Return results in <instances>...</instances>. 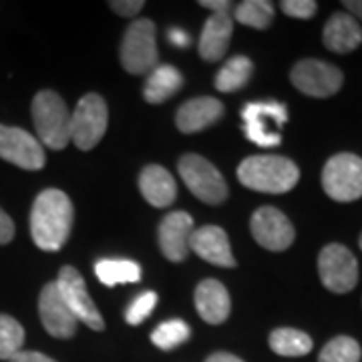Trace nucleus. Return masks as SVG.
I'll list each match as a JSON object with an SVG mask.
<instances>
[{"label":"nucleus","instance_id":"f257e3e1","mask_svg":"<svg viewBox=\"0 0 362 362\" xmlns=\"http://www.w3.org/2000/svg\"><path fill=\"white\" fill-rule=\"evenodd\" d=\"M73 202L61 189H45L30 209V238L42 252H59L73 228Z\"/></svg>","mask_w":362,"mask_h":362},{"label":"nucleus","instance_id":"f03ea898","mask_svg":"<svg viewBox=\"0 0 362 362\" xmlns=\"http://www.w3.org/2000/svg\"><path fill=\"white\" fill-rule=\"evenodd\" d=\"M238 180L247 189L262 194H286L300 180L298 165L282 156L246 157L238 168Z\"/></svg>","mask_w":362,"mask_h":362},{"label":"nucleus","instance_id":"7ed1b4c3","mask_svg":"<svg viewBox=\"0 0 362 362\" xmlns=\"http://www.w3.org/2000/svg\"><path fill=\"white\" fill-rule=\"evenodd\" d=\"M33 123L40 145L61 151L71 141V111L59 93L39 90L33 99Z\"/></svg>","mask_w":362,"mask_h":362},{"label":"nucleus","instance_id":"20e7f679","mask_svg":"<svg viewBox=\"0 0 362 362\" xmlns=\"http://www.w3.org/2000/svg\"><path fill=\"white\" fill-rule=\"evenodd\" d=\"M119 54H121V65L131 75L151 73L157 66V61H159L156 25L149 18L135 21L125 30Z\"/></svg>","mask_w":362,"mask_h":362},{"label":"nucleus","instance_id":"39448f33","mask_svg":"<svg viewBox=\"0 0 362 362\" xmlns=\"http://www.w3.org/2000/svg\"><path fill=\"white\" fill-rule=\"evenodd\" d=\"M324 194L340 204H350L362 197V157L337 153L322 169Z\"/></svg>","mask_w":362,"mask_h":362},{"label":"nucleus","instance_id":"423d86ee","mask_svg":"<svg viewBox=\"0 0 362 362\" xmlns=\"http://www.w3.org/2000/svg\"><path fill=\"white\" fill-rule=\"evenodd\" d=\"M180 175L187 189L209 206H220L228 197V183L220 169L206 157L187 153L180 159Z\"/></svg>","mask_w":362,"mask_h":362},{"label":"nucleus","instance_id":"0eeeda50","mask_svg":"<svg viewBox=\"0 0 362 362\" xmlns=\"http://www.w3.org/2000/svg\"><path fill=\"white\" fill-rule=\"evenodd\" d=\"M242 119L247 139L270 149L282 143V127L288 121V109L284 103L276 101L247 103L242 111Z\"/></svg>","mask_w":362,"mask_h":362},{"label":"nucleus","instance_id":"6e6552de","mask_svg":"<svg viewBox=\"0 0 362 362\" xmlns=\"http://www.w3.org/2000/svg\"><path fill=\"white\" fill-rule=\"evenodd\" d=\"M107 123L109 111L103 97L97 93L81 97L75 111L71 113V141L81 151H89L103 139Z\"/></svg>","mask_w":362,"mask_h":362},{"label":"nucleus","instance_id":"1a4fd4ad","mask_svg":"<svg viewBox=\"0 0 362 362\" xmlns=\"http://www.w3.org/2000/svg\"><path fill=\"white\" fill-rule=\"evenodd\" d=\"M290 81L300 93L326 99L342 89L344 75L338 66L318 59H302L290 71Z\"/></svg>","mask_w":362,"mask_h":362},{"label":"nucleus","instance_id":"9d476101","mask_svg":"<svg viewBox=\"0 0 362 362\" xmlns=\"http://www.w3.org/2000/svg\"><path fill=\"white\" fill-rule=\"evenodd\" d=\"M318 274L326 290L346 294L358 282V262L346 246L328 244L318 256Z\"/></svg>","mask_w":362,"mask_h":362},{"label":"nucleus","instance_id":"9b49d317","mask_svg":"<svg viewBox=\"0 0 362 362\" xmlns=\"http://www.w3.org/2000/svg\"><path fill=\"white\" fill-rule=\"evenodd\" d=\"M54 284H57L61 296L66 302L69 310L73 312V316L77 318L78 322H85L95 332L105 330L103 316H101L99 308L95 306L93 298L89 296L87 284H85V280L78 274V270H75L73 266H63Z\"/></svg>","mask_w":362,"mask_h":362},{"label":"nucleus","instance_id":"f8f14e48","mask_svg":"<svg viewBox=\"0 0 362 362\" xmlns=\"http://www.w3.org/2000/svg\"><path fill=\"white\" fill-rule=\"evenodd\" d=\"M0 159L28 171H39L47 163L45 147L39 139L28 131L8 125H0Z\"/></svg>","mask_w":362,"mask_h":362},{"label":"nucleus","instance_id":"ddd939ff","mask_svg":"<svg viewBox=\"0 0 362 362\" xmlns=\"http://www.w3.org/2000/svg\"><path fill=\"white\" fill-rule=\"evenodd\" d=\"M250 230L259 246L270 252H284L294 244V226L278 207L264 206L254 211Z\"/></svg>","mask_w":362,"mask_h":362},{"label":"nucleus","instance_id":"4468645a","mask_svg":"<svg viewBox=\"0 0 362 362\" xmlns=\"http://www.w3.org/2000/svg\"><path fill=\"white\" fill-rule=\"evenodd\" d=\"M39 316L45 330L51 337L65 340V338H73L77 332L78 320L73 316V312L69 310L54 282H49L40 290Z\"/></svg>","mask_w":362,"mask_h":362},{"label":"nucleus","instance_id":"2eb2a0df","mask_svg":"<svg viewBox=\"0 0 362 362\" xmlns=\"http://www.w3.org/2000/svg\"><path fill=\"white\" fill-rule=\"evenodd\" d=\"M194 218L187 211H171L159 223V247L169 262H183L189 254Z\"/></svg>","mask_w":362,"mask_h":362},{"label":"nucleus","instance_id":"dca6fc26","mask_svg":"<svg viewBox=\"0 0 362 362\" xmlns=\"http://www.w3.org/2000/svg\"><path fill=\"white\" fill-rule=\"evenodd\" d=\"M189 252H195L199 258L214 266L235 268V258L232 254L228 233L220 226H204L199 230H194L189 240Z\"/></svg>","mask_w":362,"mask_h":362},{"label":"nucleus","instance_id":"f3484780","mask_svg":"<svg viewBox=\"0 0 362 362\" xmlns=\"http://www.w3.org/2000/svg\"><path fill=\"white\" fill-rule=\"evenodd\" d=\"M223 115V105L214 97H197L181 105L175 113V125L181 133H197L214 123H218Z\"/></svg>","mask_w":362,"mask_h":362},{"label":"nucleus","instance_id":"a211bd4d","mask_svg":"<svg viewBox=\"0 0 362 362\" xmlns=\"http://www.w3.org/2000/svg\"><path fill=\"white\" fill-rule=\"evenodd\" d=\"M322 42L337 54L356 51L362 45V25L349 13H334L324 25Z\"/></svg>","mask_w":362,"mask_h":362},{"label":"nucleus","instance_id":"6ab92c4d","mask_svg":"<svg viewBox=\"0 0 362 362\" xmlns=\"http://www.w3.org/2000/svg\"><path fill=\"white\" fill-rule=\"evenodd\" d=\"M195 308L207 324H223L232 310V300L226 286L207 278L195 288Z\"/></svg>","mask_w":362,"mask_h":362},{"label":"nucleus","instance_id":"aec40b11","mask_svg":"<svg viewBox=\"0 0 362 362\" xmlns=\"http://www.w3.org/2000/svg\"><path fill=\"white\" fill-rule=\"evenodd\" d=\"M233 33V18L230 13H214L204 25L199 37V54L207 63H216L228 52Z\"/></svg>","mask_w":362,"mask_h":362},{"label":"nucleus","instance_id":"412c9836","mask_svg":"<svg viewBox=\"0 0 362 362\" xmlns=\"http://www.w3.org/2000/svg\"><path fill=\"white\" fill-rule=\"evenodd\" d=\"M139 189L153 207H169L175 202L177 185L173 175L161 165H147L139 175Z\"/></svg>","mask_w":362,"mask_h":362},{"label":"nucleus","instance_id":"4be33fe9","mask_svg":"<svg viewBox=\"0 0 362 362\" xmlns=\"http://www.w3.org/2000/svg\"><path fill=\"white\" fill-rule=\"evenodd\" d=\"M181 85H183V75L175 66L157 65L145 81L143 97L147 103L159 105L171 99L181 89Z\"/></svg>","mask_w":362,"mask_h":362},{"label":"nucleus","instance_id":"5701e85b","mask_svg":"<svg viewBox=\"0 0 362 362\" xmlns=\"http://www.w3.org/2000/svg\"><path fill=\"white\" fill-rule=\"evenodd\" d=\"M268 342H270V349L276 354L288 356V358L306 356L314 346L312 338L306 332L296 330V328H276V330H272Z\"/></svg>","mask_w":362,"mask_h":362},{"label":"nucleus","instance_id":"b1692460","mask_svg":"<svg viewBox=\"0 0 362 362\" xmlns=\"http://www.w3.org/2000/svg\"><path fill=\"white\" fill-rule=\"evenodd\" d=\"M252 73H254V63L247 57H244V54L232 57L218 71L216 89L221 90V93H235L244 85H247V81L252 78Z\"/></svg>","mask_w":362,"mask_h":362},{"label":"nucleus","instance_id":"393cba45","mask_svg":"<svg viewBox=\"0 0 362 362\" xmlns=\"http://www.w3.org/2000/svg\"><path fill=\"white\" fill-rule=\"evenodd\" d=\"M95 274L105 286L113 288L117 284L139 282L141 268L137 262H131V259H99L95 266Z\"/></svg>","mask_w":362,"mask_h":362},{"label":"nucleus","instance_id":"a878e982","mask_svg":"<svg viewBox=\"0 0 362 362\" xmlns=\"http://www.w3.org/2000/svg\"><path fill=\"white\" fill-rule=\"evenodd\" d=\"M274 14H276L274 4L268 0H246V2L238 4L233 18L242 25L258 28V30H266V28H270Z\"/></svg>","mask_w":362,"mask_h":362},{"label":"nucleus","instance_id":"bb28decb","mask_svg":"<svg viewBox=\"0 0 362 362\" xmlns=\"http://www.w3.org/2000/svg\"><path fill=\"white\" fill-rule=\"evenodd\" d=\"M25 344V328L13 316L0 314V361H11Z\"/></svg>","mask_w":362,"mask_h":362},{"label":"nucleus","instance_id":"cd10ccee","mask_svg":"<svg viewBox=\"0 0 362 362\" xmlns=\"http://www.w3.org/2000/svg\"><path fill=\"white\" fill-rule=\"evenodd\" d=\"M361 344L352 337H334L318 354V362H361Z\"/></svg>","mask_w":362,"mask_h":362},{"label":"nucleus","instance_id":"c85d7f7f","mask_svg":"<svg viewBox=\"0 0 362 362\" xmlns=\"http://www.w3.org/2000/svg\"><path fill=\"white\" fill-rule=\"evenodd\" d=\"M187 338H189V326L180 318H173V320L159 324L153 330V334H151L153 344L161 350H173L175 346L183 344Z\"/></svg>","mask_w":362,"mask_h":362},{"label":"nucleus","instance_id":"c756f323","mask_svg":"<svg viewBox=\"0 0 362 362\" xmlns=\"http://www.w3.org/2000/svg\"><path fill=\"white\" fill-rule=\"evenodd\" d=\"M157 304V294L156 292H143L139 296L135 298L129 304V308L125 312V320L131 326H137L141 324L145 318H149V314L153 312Z\"/></svg>","mask_w":362,"mask_h":362},{"label":"nucleus","instance_id":"7c9ffc66","mask_svg":"<svg viewBox=\"0 0 362 362\" xmlns=\"http://www.w3.org/2000/svg\"><path fill=\"white\" fill-rule=\"evenodd\" d=\"M280 8H282V13L292 16V18L306 21V18H312L316 14L318 4L314 0H284V2H280Z\"/></svg>","mask_w":362,"mask_h":362},{"label":"nucleus","instance_id":"2f4dec72","mask_svg":"<svg viewBox=\"0 0 362 362\" xmlns=\"http://www.w3.org/2000/svg\"><path fill=\"white\" fill-rule=\"evenodd\" d=\"M109 6L119 16H127L129 18V16H135V14L141 13L145 2L143 0H113V2H109Z\"/></svg>","mask_w":362,"mask_h":362},{"label":"nucleus","instance_id":"473e14b6","mask_svg":"<svg viewBox=\"0 0 362 362\" xmlns=\"http://www.w3.org/2000/svg\"><path fill=\"white\" fill-rule=\"evenodd\" d=\"M14 238V223L8 218V214L0 207V246L8 244Z\"/></svg>","mask_w":362,"mask_h":362},{"label":"nucleus","instance_id":"72a5a7b5","mask_svg":"<svg viewBox=\"0 0 362 362\" xmlns=\"http://www.w3.org/2000/svg\"><path fill=\"white\" fill-rule=\"evenodd\" d=\"M8 362H57L49 358L47 354L37 352V350H21L18 354H14Z\"/></svg>","mask_w":362,"mask_h":362},{"label":"nucleus","instance_id":"f704fd0d","mask_svg":"<svg viewBox=\"0 0 362 362\" xmlns=\"http://www.w3.org/2000/svg\"><path fill=\"white\" fill-rule=\"evenodd\" d=\"M199 6L209 8V11H211V14L228 13V8H230V2H228V0H199Z\"/></svg>","mask_w":362,"mask_h":362},{"label":"nucleus","instance_id":"c9c22d12","mask_svg":"<svg viewBox=\"0 0 362 362\" xmlns=\"http://www.w3.org/2000/svg\"><path fill=\"white\" fill-rule=\"evenodd\" d=\"M168 37L175 47H187V45H189V37H187V33H185V30H181V28H171Z\"/></svg>","mask_w":362,"mask_h":362},{"label":"nucleus","instance_id":"e433bc0d","mask_svg":"<svg viewBox=\"0 0 362 362\" xmlns=\"http://www.w3.org/2000/svg\"><path fill=\"white\" fill-rule=\"evenodd\" d=\"M342 6L349 11V14H352L358 23H362V0H346L342 2Z\"/></svg>","mask_w":362,"mask_h":362},{"label":"nucleus","instance_id":"4c0bfd02","mask_svg":"<svg viewBox=\"0 0 362 362\" xmlns=\"http://www.w3.org/2000/svg\"><path fill=\"white\" fill-rule=\"evenodd\" d=\"M206 362H244L242 358H238L235 354H230V352H214L206 358Z\"/></svg>","mask_w":362,"mask_h":362},{"label":"nucleus","instance_id":"58836bf2","mask_svg":"<svg viewBox=\"0 0 362 362\" xmlns=\"http://www.w3.org/2000/svg\"><path fill=\"white\" fill-rule=\"evenodd\" d=\"M358 246H361V250H362V233H361V238H358Z\"/></svg>","mask_w":362,"mask_h":362}]
</instances>
